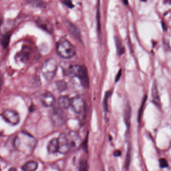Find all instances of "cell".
<instances>
[{
	"instance_id": "obj_10",
	"label": "cell",
	"mask_w": 171,
	"mask_h": 171,
	"mask_svg": "<svg viewBox=\"0 0 171 171\" xmlns=\"http://www.w3.org/2000/svg\"><path fill=\"white\" fill-rule=\"evenodd\" d=\"M31 52V49L29 47L26 46H24L22 50L17 55L16 58L19 59V60L21 62H26L28 61V59L29 58Z\"/></svg>"
},
{
	"instance_id": "obj_28",
	"label": "cell",
	"mask_w": 171,
	"mask_h": 171,
	"mask_svg": "<svg viewBox=\"0 0 171 171\" xmlns=\"http://www.w3.org/2000/svg\"><path fill=\"white\" fill-rule=\"evenodd\" d=\"M121 76V71H120L118 73V75H117L116 78V81H118V80H119Z\"/></svg>"
},
{
	"instance_id": "obj_19",
	"label": "cell",
	"mask_w": 171,
	"mask_h": 171,
	"mask_svg": "<svg viewBox=\"0 0 171 171\" xmlns=\"http://www.w3.org/2000/svg\"><path fill=\"white\" fill-rule=\"evenodd\" d=\"M89 171V165L86 160H80L79 163V171Z\"/></svg>"
},
{
	"instance_id": "obj_12",
	"label": "cell",
	"mask_w": 171,
	"mask_h": 171,
	"mask_svg": "<svg viewBox=\"0 0 171 171\" xmlns=\"http://www.w3.org/2000/svg\"><path fill=\"white\" fill-rule=\"evenodd\" d=\"M67 25L69 31L71 33V34L74 37L77 39L78 40L81 41V33L79 28H78V27H77L75 24H74L70 22H67Z\"/></svg>"
},
{
	"instance_id": "obj_20",
	"label": "cell",
	"mask_w": 171,
	"mask_h": 171,
	"mask_svg": "<svg viewBox=\"0 0 171 171\" xmlns=\"http://www.w3.org/2000/svg\"><path fill=\"white\" fill-rule=\"evenodd\" d=\"M96 20L97 25V29L98 30L100 31L101 24H100V1L98 0V3L97 7V13H96Z\"/></svg>"
},
{
	"instance_id": "obj_26",
	"label": "cell",
	"mask_w": 171,
	"mask_h": 171,
	"mask_svg": "<svg viewBox=\"0 0 171 171\" xmlns=\"http://www.w3.org/2000/svg\"><path fill=\"white\" fill-rule=\"evenodd\" d=\"M146 98L144 99V100L143 101V102L142 103V105H141V108L140 109L138 115V120L139 121H140L141 119V117H142V113H143V107L144 106L145 103V101H146Z\"/></svg>"
},
{
	"instance_id": "obj_3",
	"label": "cell",
	"mask_w": 171,
	"mask_h": 171,
	"mask_svg": "<svg viewBox=\"0 0 171 171\" xmlns=\"http://www.w3.org/2000/svg\"><path fill=\"white\" fill-rule=\"evenodd\" d=\"M57 69V61L54 59H49L43 64L41 68V72L44 77L48 81H50L56 75Z\"/></svg>"
},
{
	"instance_id": "obj_27",
	"label": "cell",
	"mask_w": 171,
	"mask_h": 171,
	"mask_svg": "<svg viewBox=\"0 0 171 171\" xmlns=\"http://www.w3.org/2000/svg\"><path fill=\"white\" fill-rule=\"evenodd\" d=\"M114 155L116 157H119L121 155V152L120 151H116L114 152Z\"/></svg>"
},
{
	"instance_id": "obj_11",
	"label": "cell",
	"mask_w": 171,
	"mask_h": 171,
	"mask_svg": "<svg viewBox=\"0 0 171 171\" xmlns=\"http://www.w3.org/2000/svg\"><path fill=\"white\" fill-rule=\"evenodd\" d=\"M38 27L49 33H52L53 31V28L51 23L46 19L43 18H39L37 21Z\"/></svg>"
},
{
	"instance_id": "obj_1",
	"label": "cell",
	"mask_w": 171,
	"mask_h": 171,
	"mask_svg": "<svg viewBox=\"0 0 171 171\" xmlns=\"http://www.w3.org/2000/svg\"><path fill=\"white\" fill-rule=\"evenodd\" d=\"M68 73L70 75L78 78L83 86L87 88L89 86V75L86 67L84 65H74L69 68Z\"/></svg>"
},
{
	"instance_id": "obj_15",
	"label": "cell",
	"mask_w": 171,
	"mask_h": 171,
	"mask_svg": "<svg viewBox=\"0 0 171 171\" xmlns=\"http://www.w3.org/2000/svg\"><path fill=\"white\" fill-rule=\"evenodd\" d=\"M38 163L36 161H30L25 164L22 168L23 171H35L38 168Z\"/></svg>"
},
{
	"instance_id": "obj_33",
	"label": "cell",
	"mask_w": 171,
	"mask_h": 171,
	"mask_svg": "<svg viewBox=\"0 0 171 171\" xmlns=\"http://www.w3.org/2000/svg\"><path fill=\"white\" fill-rule=\"evenodd\" d=\"M2 83V77L1 75L0 74V87H1V85Z\"/></svg>"
},
{
	"instance_id": "obj_8",
	"label": "cell",
	"mask_w": 171,
	"mask_h": 171,
	"mask_svg": "<svg viewBox=\"0 0 171 171\" xmlns=\"http://www.w3.org/2000/svg\"><path fill=\"white\" fill-rule=\"evenodd\" d=\"M70 107L75 113H82L85 108V103L83 98L80 96H76L71 99Z\"/></svg>"
},
{
	"instance_id": "obj_5",
	"label": "cell",
	"mask_w": 171,
	"mask_h": 171,
	"mask_svg": "<svg viewBox=\"0 0 171 171\" xmlns=\"http://www.w3.org/2000/svg\"><path fill=\"white\" fill-rule=\"evenodd\" d=\"M67 135L70 149L73 150L78 149L82 144L81 138L78 133L75 131H71Z\"/></svg>"
},
{
	"instance_id": "obj_13",
	"label": "cell",
	"mask_w": 171,
	"mask_h": 171,
	"mask_svg": "<svg viewBox=\"0 0 171 171\" xmlns=\"http://www.w3.org/2000/svg\"><path fill=\"white\" fill-rule=\"evenodd\" d=\"M47 149L49 153L51 154H55L58 152V138H54L51 140L49 142Z\"/></svg>"
},
{
	"instance_id": "obj_22",
	"label": "cell",
	"mask_w": 171,
	"mask_h": 171,
	"mask_svg": "<svg viewBox=\"0 0 171 171\" xmlns=\"http://www.w3.org/2000/svg\"><path fill=\"white\" fill-rule=\"evenodd\" d=\"M111 95V92H108L106 94L105 96L104 99V102H103V107H104V109L105 111L107 112L108 111V99L109 97H110V95Z\"/></svg>"
},
{
	"instance_id": "obj_6",
	"label": "cell",
	"mask_w": 171,
	"mask_h": 171,
	"mask_svg": "<svg viewBox=\"0 0 171 171\" xmlns=\"http://www.w3.org/2000/svg\"><path fill=\"white\" fill-rule=\"evenodd\" d=\"M58 152L63 155H66L70 151L67 137L64 133L60 134L58 138Z\"/></svg>"
},
{
	"instance_id": "obj_29",
	"label": "cell",
	"mask_w": 171,
	"mask_h": 171,
	"mask_svg": "<svg viewBox=\"0 0 171 171\" xmlns=\"http://www.w3.org/2000/svg\"><path fill=\"white\" fill-rule=\"evenodd\" d=\"M162 27L163 28L164 30H167V26H166L165 22H163V21L162 22Z\"/></svg>"
},
{
	"instance_id": "obj_23",
	"label": "cell",
	"mask_w": 171,
	"mask_h": 171,
	"mask_svg": "<svg viewBox=\"0 0 171 171\" xmlns=\"http://www.w3.org/2000/svg\"><path fill=\"white\" fill-rule=\"evenodd\" d=\"M159 164H160V166L162 168L167 167L168 166V163L167 161L164 158L160 159L159 160Z\"/></svg>"
},
{
	"instance_id": "obj_31",
	"label": "cell",
	"mask_w": 171,
	"mask_h": 171,
	"mask_svg": "<svg viewBox=\"0 0 171 171\" xmlns=\"http://www.w3.org/2000/svg\"><path fill=\"white\" fill-rule=\"evenodd\" d=\"M123 2V3H124V4H125V5H128V0H122Z\"/></svg>"
},
{
	"instance_id": "obj_34",
	"label": "cell",
	"mask_w": 171,
	"mask_h": 171,
	"mask_svg": "<svg viewBox=\"0 0 171 171\" xmlns=\"http://www.w3.org/2000/svg\"><path fill=\"white\" fill-rule=\"evenodd\" d=\"M141 1L142 2H145L147 1V0H141Z\"/></svg>"
},
{
	"instance_id": "obj_21",
	"label": "cell",
	"mask_w": 171,
	"mask_h": 171,
	"mask_svg": "<svg viewBox=\"0 0 171 171\" xmlns=\"http://www.w3.org/2000/svg\"><path fill=\"white\" fill-rule=\"evenodd\" d=\"M116 45L117 47V51L118 54L121 55L124 52V50L122 46V43L121 42L120 40L118 37H115Z\"/></svg>"
},
{
	"instance_id": "obj_32",
	"label": "cell",
	"mask_w": 171,
	"mask_h": 171,
	"mask_svg": "<svg viewBox=\"0 0 171 171\" xmlns=\"http://www.w3.org/2000/svg\"><path fill=\"white\" fill-rule=\"evenodd\" d=\"M17 171L16 170V169L14 168H11L10 169H9V171Z\"/></svg>"
},
{
	"instance_id": "obj_4",
	"label": "cell",
	"mask_w": 171,
	"mask_h": 171,
	"mask_svg": "<svg viewBox=\"0 0 171 171\" xmlns=\"http://www.w3.org/2000/svg\"><path fill=\"white\" fill-rule=\"evenodd\" d=\"M50 119L54 126L56 127H62L67 121V116L63 109L55 108L50 115Z\"/></svg>"
},
{
	"instance_id": "obj_9",
	"label": "cell",
	"mask_w": 171,
	"mask_h": 171,
	"mask_svg": "<svg viewBox=\"0 0 171 171\" xmlns=\"http://www.w3.org/2000/svg\"><path fill=\"white\" fill-rule=\"evenodd\" d=\"M40 101L42 105L46 107H51L56 103V99L51 93L46 92L40 97Z\"/></svg>"
},
{
	"instance_id": "obj_30",
	"label": "cell",
	"mask_w": 171,
	"mask_h": 171,
	"mask_svg": "<svg viewBox=\"0 0 171 171\" xmlns=\"http://www.w3.org/2000/svg\"><path fill=\"white\" fill-rule=\"evenodd\" d=\"M3 18H2V17L1 16V15H0V27L2 25V24H3Z\"/></svg>"
},
{
	"instance_id": "obj_14",
	"label": "cell",
	"mask_w": 171,
	"mask_h": 171,
	"mask_svg": "<svg viewBox=\"0 0 171 171\" xmlns=\"http://www.w3.org/2000/svg\"><path fill=\"white\" fill-rule=\"evenodd\" d=\"M59 107L61 109H67L70 107L71 99L66 96L60 97L58 100Z\"/></svg>"
},
{
	"instance_id": "obj_2",
	"label": "cell",
	"mask_w": 171,
	"mask_h": 171,
	"mask_svg": "<svg viewBox=\"0 0 171 171\" xmlns=\"http://www.w3.org/2000/svg\"><path fill=\"white\" fill-rule=\"evenodd\" d=\"M58 54L63 58L69 59L73 57L76 53L75 47L71 42L65 38H61L57 43Z\"/></svg>"
},
{
	"instance_id": "obj_17",
	"label": "cell",
	"mask_w": 171,
	"mask_h": 171,
	"mask_svg": "<svg viewBox=\"0 0 171 171\" xmlns=\"http://www.w3.org/2000/svg\"><path fill=\"white\" fill-rule=\"evenodd\" d=\"M156 86L155 85L154 86L153 90H152L153 101L154 103H155V105L158 106H159V105H160V98H159V96L158 95L157 88V86Z\"/></svg>"
},
{
	"instance_id": "obj_16",
	"label": "cell",
	"mask_w": 171,
	"mask_h": 171,
	"mask_svg": "<svg viewBox=\"0 0 171 171\" xmlns=\"http://www.w3.org/2000/svg\"><path fill=\"white\" fill-rule=\"evenodd\" d=\"M11 34L10 32H7L5 34L2 35L0 37V42L3 48L6 49L9 46Z\"/></svg>"
},
{
	"instance_id": "obj_35",
	"label": "cell",
	"mask_w": 171,
	"mask_h": 171,
	"mask_svg": "<svg viewBox=\"0 0 171 171\" xmlns=\"http://www.w3.org/2000/svg\"><path fill=\"white\" fill-rule=\"evenodd\" d=\"M0 171H1V168H0Z\"/></svg>"
},
{
	"instance_id": "obj_24",
	"label": "cell",
	"mask_w": 171,
	"mask_h": 171,
	"mask_svg": "<svg viewBox=\"0 0 171 171\" xmlns=\"http://www.w3.org/2000/svg\"><path fill=\"white\" fill-rule=\"evenodd\" d=\"M62 3L65 5L68 8L72 9L74 7L73 4L71 1V0H62Z\"/></svg>"
},
{
	"instance_id": "obj_18",
	"label": "cell",
	"mask_w": 171,
	"mask_h": 171,
	"mask_svg": "<svg viewBox=\"0 0 171 171\" xmlns=\"http://www.w3.org/2000/svg\"><path fill=\"white\" fill-rule=\"evenodd\" d=\"M56 86L59 91H65V90L67 89V84L66 82L63 80H59L56 82Z\"/></svg>"
},
{
	"instance_id": "obj_25",
	"label": "cell",
	"mask_w": 171,
	"mask_h": 171,
	"mask_svg": "<svg viewBox=\"0 0 171 171\" xmlns=\"http://www.w3.org/2000/svg\"><path fill=\"white\" fill-rule=\"evenodd\" d=\"M131 158V151L130 150H128V152H127V157H126V168L128 169L129 166Z\"/></svg>"
},
{
	"instance_id": "obj_7",
	"label": "cell",
	"mask_w": 171,
	"mask_h": 171,
	"mask_svg": "<svg viewBox=\"0 0 171 171\" xmlns=\"http://www.w3.org/2000/svg\"><path fill=\"white\" fill-rule=\"evenodd\" d=\"M3 119L6 122L12 125H16L20 122L19 114L14 111L8 110L2 114Z\"/></svg>"
}]
</instances>
